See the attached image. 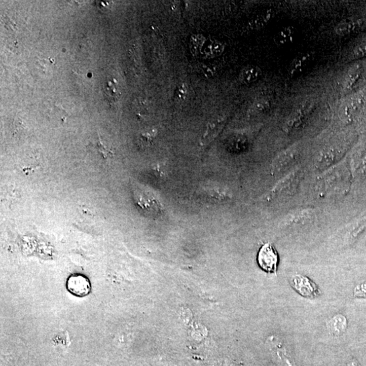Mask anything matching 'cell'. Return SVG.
<instances>
[{
	"mask_svg": "<svg viewBox=\"0 0 366 366\" xmlns=\"http://www.w3.org/2000/svg\"><path fill=\"white\" fill-rule=\"evenodd\" d=\"M258 263L263 271L268 273H276L278 265V254L271 243L263 245L258 254Z\"/></svg>",
	"mask_w": 366,
	"mask_h": 366,
	"instance_id": "6da1fadb",
	"label": "cell"
},
{
	"mask_svg": "<svg viewBox=\"0 0 366 366\" xmlns=\"http://www.w3.org/2000/svg\"><path fill=\"white\" fill-rule=\"evenodd\" d=\"M67 290L76 297H84L91 291V283L85 275L73 274L68 277L66 283Z\"/></svg>",
	"mask_w": 366,
	"mask_h": 366,
	"instance_id": "7a4b0ae2",
	"label": "cell"
},
{
	"mask_svg": "<svg viewBox=\"0 0 366 366\" xmlns=\"http://www.w3.org/2000/svg\"><path fill=\"white\" fill-rule=\"evenodd\" d=\"M291 286L304 297L315 298L320 295V291L308 277L297 275L291 281Z\"/></svg>",
	"mask_w": 366,
	"mask_h": 366,
	"instance_id": "3957f363",
	"label": "cell"
},
{
	"mask_svg": "<svg viewBox=\"0 0 366 366\" xmlns=\"http://www.w3.org/2000/svg\"><path fill=\"white\" fill-rule=\"evenodd\" d=\"M134 198H135L136 204L147 214L154 215L160 212V204L150 195L138 191L137 193H135Z\"/></svg>",
	"mask_w": 366,
	"mask_h": 366,
	"instance_id": "277c9868",
	"label": "cell"
},
{
	"mask_svg": "<svg viewBox=\"0 0 366 366\" xmlns=\"http://www.w3.org/2000/svg\"><path fill=\"white\" fill-rule=\"evenodd\" d=\"M313 58L312 52H306L299 54L297 57L294 58L292 61L289 64L288 74L291 78L295 77L303 73L304 70L306 69L309 64L311 63Z\"/></svg>",
	"mask_w": 366,
	"mask_h": 366,
	"instance_id": "5b68a950",
	"label": "cell"
},
{
	"mask_svg": "<svg viewBox=\"0 0 366 366\" xmlns=\"http://www.w3.org/2000/svg\"><path fill=\"white\" fill-rule=\"evenodd\" d=\"M362 25L363 21L361 20H345L336 26L335 31L338 35H347L359 29Z\"/></svg>",
	"mask_w": 366,
	"mask_h": 366,
	"instance_id": "8992f818",
	"label": "cell"
},
{
	"mask_svg": "<svg viewBox=\"0 0 366 366\" xmlns=\"http://www.w3.org/2000/svg\"><path fill=\"white\" fill-rule=\"evenodd\" d=\"M275 14L272 9L267 10L266 11L259 14L256 17L253 18L248 23V27L250 29H259L265 27L274 17Z\"/></svg>",
	"mask_w": 366,
	"mask_h": 366,
	"instance_id": "52a82bcc",
	"label": "cell"
},
{
	"mask_svg": "<svg viewBox=\"0 0 366 366\" xmlns=\"http://www.w3.org/2000/svg\"><path fill=\"white\" fill-rule=\"evenodd\" d=\"M295 37V29L291 26L285 27L277 32L274 36L275 44L278 46L288 45L293 42Z\"/></svg>",
	"mask_w": 366,
	"mask_h": 366,
	"instance_id": "ba28073f",
	"label": "cell"
},
{
	"mask_svg": "<svg viewBox=\"0 0 366 366\" xmlns=\"http://www.w3.org/2000/svg\"><path fill=\"white\" fill-rule=\"evenodd\" d=\"M262 71L257 66H248L243 68L239 74V80L242 83L248 84L256 82L260 78Z\"/></svg>",
	"mask_w": 366,
	"mask_h": 366,
	"instance_id": "9c48e42d",
	"label": "cell"
},
{
	"mask_svg": "<svg viewBox=\"0 0 366 366\" xmlns=\"http://www.w3.org/2000/svg\"><path fill=\"white\" fill-rule=\"evenodd\" d=\"M327 327L333 335L339 336L345 333L347 327V321L344 315H337L327 323Z\"/></svg>",
	"mask_w": 366,
	"mask_h": 366,
	"instance_id": "30bf717a",
	"label": "cell"
},
{
	"mask_svg": "<svg viewBox=\"0 0 366 366\" xmlns=\"http://www.w3.org/2000/svg\"><path fill=\"white\" fill-rule=\"evenodd\" d=\"M187 96H188V88H187L186 84H179L178 87L175 90V98L178 101L182 102L186 100Z\"/></svg>",
	"mask_w": 366,
	"mask_h": 366,
	"instance_id": "8fae6325",
	"label": "cell"
},
{
	"mask_svg": "<svg viewBox=\"0 0 366 366\" xmlns=\"http://www.w3.org/2000/svg\"><path fill=\"white\" fill-rule=\"evenodd\" d=\"M106 94L108 96H109L110 98H118L120 96V92H119L118 86L116 85V83H113V82H108L107 85H106Z\"/></svg>",
	"mask_w": 366,
	"mask_h": 366,
	"instance_id": "7c38bea8",
	"label": "cell"
},
{
	"mask_svg": "<svg viewBox=\"0 0 366 366\" xmlns=\"http://www.w3.org/2000/svg\"><path fill=\"white\" fill-rule=\"evenodd\" d=\"M269 106V102L267 100H260V101L257 102L256 103L253 105V110L257 112H261L263 111L266 110L267 108Z\"/></svg>",
	"mask_w": 366,
	"mask_h": 366,
	"instance_id": "4fadbf2b",
	"label": "cell"
},
{
	"mask_svg": "<svg viewBox=\"0 0 366 366\" xmlns=\"http://www.w3.org/2000/svg\"><path fill=\"white\" fill-rule=\"evenodd\" d=\"M353 54L355 57L360 58L366 56V44H363L356 48L353 50Z\"/></svg>",
	"mask_w": 366,
	"mask_h": 366,
	"instance_id": "5bb4252c",
	"label": "cell"
},
{
	"mask_svg": "<svg viewBox=\"0 0 366 366\" xmlns=\"http://www.w3.org/2000/svg\"><path fill=\"white\" fill-rule=\"evenodd\" d=\"M355 295L358 297H366V283H362L356 287Z\"/></svg>",
	"mask_w": 366,
	"mask_h": 366,
	"instance_id": "9a60e30c",
	"label": "cell"
},
{
	"mask_svg": "<svg viewBox=\"0 0 366 366\" xmlns=\"http://www.w3.org/2000/svg\"><path fill=\"white\" fill-rule=\"evenodd\" d=\"M349 366H357V365H356V364L355 363H353L350 364V365Z\"/></svg>",
	"mask_w": 366,
	"mask_h": 366,
	"instance_id": "2e32d148",
	"label": "cell"
}]
</instances>
